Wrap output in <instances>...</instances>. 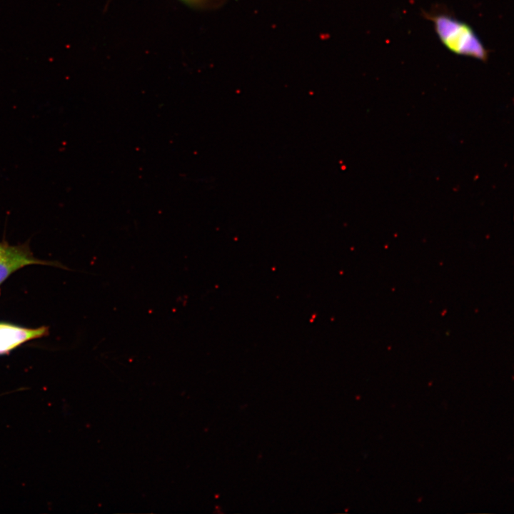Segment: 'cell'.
Here are the masks:
<instances>
[{"label": "cell", "mask_w": 514, "mask_h": 514, "mask_svg": "<svg viewBox=\"0 0 514 514\" xmlns=\"http://www.w3.org/2000/svg\"><path fill=\"white\" fill-rule=\"evenodd\" d=\"M429 17L440 41L450 51L480 61L487 59L486 48L469 24L445 13Z\"/></svg>", "instance_id": "6da1fadb"}, {"label": "cell", "mask_w": 514, "mask_h": 514, "mask_svg": "<svg viewBox=\"0 0 514 514\" xmlns=\"http://www.w3.org/2000/svg\"><path fill=\"white\" fill-rule=\"evenodd\" d=\"M34 264L59 266L58 263L36 258L28 246H13L0 241V284L16 271Z\"/></svg>", "instance_id": "7a4b0ae2"}, {"label": "cell", "mask_w": 514, "mask_h": 514, "mask_svg": "<svg viewBox=\"0 0 514 514\" xmlns=\"http://www.w3.org/2000/svg\"><path fill=\"white\" fill-rule=\"evenodd\" d=\"M48 332L46 326L30 328L0 322V355L8 354L28 341L45 336Z\"/></svg>", "instance_id": "3957f363"}, {"label": "cell", "mask_w": 514, "mask_h": 514, "mask_svg": "<svg viewBox=\"0 0 514 514\" xmlns=\"http://www.w3.org/2000/svg\"><path fill=\"white\" fill-rule=\"evenodd\" d=\"M187 3H194L196 0H183Z\"/></svg>", "instance_id": "277c9868"}]
</instances>
